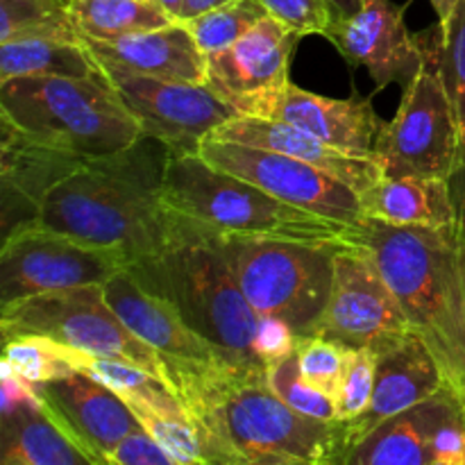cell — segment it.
<instances>
[{"label": "cell", "instance_id": "ffe728a7", "mask_svg": "<svg viewBox=\"0 0 465 465\" xmlns=\"http://www.w3.org/2000/svg\"><path fill=\"white\" fill-rule=\"evenodd\" d=\"M266 121L300 127L354 157H375V141L386 123L377 116L371 98L359 94L330 98L300 89L293 82H289Z\"/></svg>", "mask_w": 465, "mask_h": 465}, {"label": "cell", "instance_id": "d6986e66", "mask_svg": "<svg viewBox=\"0 0 465 465\" xmlns=\"http://www.w3.org/2000/svg\"><path fill=\"white\" fill-rule=\"evenodd\" d=\"M104 298L127 330L159 352L162 359L173 361L216 363L230 361L223 350L195 334L180 313L157 295L148 293L130 271H121L103 286Z\"/></svg>", "mask_w": 465, "mask_h": 465}, {"label": "cell", "instance_id": "f1b7e54d", "mask_svg": "<svg viewBox=\"0 0 465 465\" xmlns=\"http://www.w3.org/2000/svg\"><path fill=\"white\" fill-rule=\"evenodd\" d=\"M18 39L84 44L68 0H0V44Z\"/></svg>", "mask_w": 465, "mask_h": 465}, {"label": "cell", "instance_id": "5bb4252c", "mask_svg": "<svg viewBox=\"0 0 465 465\" xmlns=\"http://www.w3.org/2000/svg\"><path fill=\"white\" fill-rule=\"evenodd\" d=\"M343 465H465V402L445 386L354 440Z\"/></svg>", "mask_w": 465, "mask_h": 465}, {"label": "cell", "instance_id": "7bdbcfd3", "mask_svg": "<svg viewBox=\"0 0 465 465\" xmlns=\"http://www.w3.org/2000/svg\"><path fill=\"white\" fill-rule=\"evenodd\" d=\"M159 5H162L163 9H166L168 14H171L175 21H180V14H182V7H184V0H157Z\"/></svg>", "mask_w": 465, "mask_h": 465}, {"label": "cell", "instance_id": "83f0119b", "mask_svg": "<svg viewBox=\"0 0 465 465\" xmlns=\"http://www.w3.org/2000/svg\"><path fill=\"white\" fill-rule=\"evenodd\" d=\"M75 368L89 372L91 377L109 386L130 407H150L159 413H166V416H186L184 407L173 393L171 386L166 384V380L153 375L145 368L118 361V359L91 357L84 352L77 354Z\"/></svg>", "mask_w": 465, "mask_h": 465}, {"label": "cell", "instance_id": "52a82bcc", "mask_svg": "<svg viewBox=\"0 0 465 465\" xmlns=\"http://www.w3.org/2000/svg\"><path fill=\"white\" fill-rule=\"evenodd\" d=\"M236 280L259 316L284 321L300 339L318 334L341 243L225 236Z\"/></svg>", "mask_w": 465, "mask_h": 465}, {"label": "cell", "instance_id": "44dd1931", "mask_svg": "<svg viewBox=\"0 0 465 465\" xmlns=\"http://www.w3.org/2000/svg\"><path fill=\"white\" fill-rule=\"evenodd\" d=\"M445 377L430 345L411 331L395 348L377 357L375 391L368 411L348 422L350 445L389 418L425 402L445 389ZM348 445V448H350Z\"/></svg>", "mask_w": 465, "mask_h": 465}, {"label": "cell", "instance_id": "f6af8a7d", "mask_svg": "<svg viewBox=\"0 0 465 465\" xmlns=\"http://www.w3.org/2000/svg\"><path fill=\"white\" fill-rule=\"evenodd\" d=\"M298 465H309V463H298Z\"/></svg>", "mask_w": 465, "mask_h": 465}, {"label": "cell", "instance_id": "9c48e42d", "mask_svg": "<svg viewBox=\"0 0 465 465\" xmlns=\"http://www.w3.org/2000/svg\"><path fill=\"white\" fill-rule=\"evenodd\" d=\"M3 339L36 334L91 354L145 368L163 380L159 352L136 339L104 298L103 286H77L18 300L0 309Z\"/></svg>", "mask_w": 465, "mask_h": 465}, {"label": "cell", "instance_id": "30bf717a", "mask_svg": "<svg viewBox=\"0 0 465 465\" xmlns=\"http://www.w3.org/2000/svg\"><path fill=\"white\" fill-rule=\"evenodd\" d=\"M409 334L402 304L381 275L375 254L345 236L334 252L330 302L316 336L343 348H366L380 357Z\"/></svg>", "mask_w": 465, "mask_h": 465}, {"label": "cell", "instance_id": "4316f807", "mask_svg": "<svg viewBox=\"0 0 465 465\" xmlns=\"http://www.w3.org/2000/svg\"><path fill=\"white\" fill-rule=\"evenodd\" d=\"M71 12L84 39H118L159 30L175 18L157 0H71Z\"/></svg>", "mask_w": 465, "mask_h": 465}, {"label": "cell", "instance_id": "2e32d148", "mask_svg": "<svg viewBox=\"0 0 465 465\" xmlns=\"http://www.w3.org/2000/svg\"><path fill=\"white\" fill-rule=\"evenodd\" d=\"M327 39L354 66H366L377 89L407 86L422 64V45L404 23V9L391 0H363L354 16L334 21Z\"/></svg>", "mask_w": 465, "mask_h": 465}, {"label": "cell", "instance_id": "3957f363", "mask_svg": "<svg viewBox=\"0 0 465 465\" xmlns=\"http://www.w3.org/2000/svg\"><path fill=\"white\" fill-rule=\"evenodd\" d=\"M375 254L409 327L465 402V236L457 225L398 227L361 218L348 232Z\"/></svg>", "mask_w": 465, "mask_h": 465}, {"label": "cell", "instance_id": "cb8c5ba5", "mask_svg": "<svg viewBox=\"0 0 465 465\" xmlns=\"http://www.w3.org/2000/svg\"><path fill=\"white\" fill-rule=\"evenodd\" d=\"M0 465H103L48 413L41 398L3 407Z\"/></svg>", "mask_w": 465, "mask_h": 465}, {"label": "cell", "instance_id": "f546056e", "mask_svg": "<svg viewBox=\"0 0 465 465\" xmlns=\"http://www.w3.org/2000/svg\"><path fill=\"white\" fill-rule=\"evenodd\" d=\"M3 341V366L30 384H45L77 371L75 359L80 352L57 341L36 334H16Z\"/></svg>", "mask_w": 465, "mask_h": 465}, {"label": "cell", "instance_id": "8d00e7d4", "mask_svg": "<svg viewBox=\"0 0 465 465\" xmlns=\"http://www.w3.org/2000/svg\"><path fill=\"white\" fill-rule=\"evenodd\" d=\"M300 341L302 339L284 321L262 316L259 318L257 334H254V357L262 366H271V363L298 352Z\"/></svg>", "mask_w": 465, "mask_h": 465}, {"label": "cell", "instance_id": "74e56055", "mask_svg": "<svg viewBox=\"0 0 465 465\" xmlns=\"http://www.w3.org/2000/svg\"><path fill=\"white\" fill-rule=\"evenodd\" d=\"M107 461L114 465H182L180 461L171 457L153 436L145 430L134 431V434L125 436L121 443L114 448Z\"/></svg>", "mask_w": 465, "mask_h": 465}, {"label": "cell", "instance_id": "d4e9b609", "mask_svg": "<svg viewBox=\"0 0 465 465\" xmlns=\"http://www.w3.org/2000/svg\"><path fill=\"white\" fill-rule=\"evenodd\" d=\"M361 200V218L398 227L457 225L448 180L431 177H381Z\"/></svg>", "mask_w": 465, "mask_h": 465}, {"label": "cell", "instance_id": "ba28073f", "mask_svg": "<svg viewBox=\"0 0 465 465\" xmlns=\"http://www.w3.org/2000/svg\"><path fill=\"white\" fill-rule=\"evenodd\" d=\"M439 23L422 35V64L404 86L393 121L384 123L375 141L381 177L450 180L459 163V125L436 66Z\"/></svg>", "mask_w": 465, "mask_h": 465}, {"label": "cell", "instance_id": "d6a6232c", "mask_svg": "<svg viewBox=\"0 0 465 465\" xmlns=\"http://www.w3.org/2000/svg\"><path fill=\"white\" fill-rule=\"evenodd\" d=\"M266 377L277 398L289 404L293 411L313 418V420L339 422L334 400L327 398L325 393H321V391H316L302 380L298 352L266 366Z\"/></svg>", "mask_w": 465, "mask_h": 465}, {"label": "cell", "instance_id": "60d3db41", "mask_svg": "<svg viewBox=\"0 0 465 465\" xmlns=\"http://www.w3.org/2000/svg\"><path fill=\"white\" fill-rule=\"evenodd\" d=\"M327 3H330L331 12H334L336 21H341V18L354 16L361 9L363 0H327Z\"/></svg>", "mask_w": 465, "mask_h": 465}, {"label": "cell", "instance_id": "7c38bea8", "mask_svg": "<svg viewBox=\"0 0 465 465\" xmlns=\"http://www.w3.org/2000/svg\"><path fill=\"white\" fill-rule=\"evenodd\" d=\"M127 112L150 139L171 154H198L200 145L239 114L207 84L162 80L139 73L103 68Z\"/></svg>", "mask_w": 465, "mask_h": 465}, {"label": "cell", "instance_id": "5b68a950", "mask_svg": "<svg viewBox=\"0 0 465 465\" xmlns=\"http://www.w3.org/2000/svg\"><path fill=\"white\" fill-rule=\"evenodd\" d=\"M0 116L36 143L86 159L116 154L143 136L104 71L0 82Z\"/></svg>", "mask_w": 465, "mask_h": 465}, {"label": "cell", "instance_id": "1f68e13d", "mask_svg": "<svg viewBox=\"0 0 465 465\" xmlns=\"http://www.w3.org/2000/svg\"><path fill=\"white\" fill-rule=\"evenodd\" d=\"M268 16L259 0H227L200 16L182 21L193 35L195 44L204 54L221 53L243 39L259 21Z\"/></svg>", "mask_w": 465, "mask_h": 465}, {"label": "cell", "instance_id": "d590c367", "mask_svg": "<svg viewBox=\"0 0 465 465\" xmlns=\"http://www.w3.org/2000/svg\"><path fill=\"white\" fill-rule=\"evenodd\" d=\"M268 16L284 23L300 36L327 35L334 25V12L327 0H259Z\"/></svg>", "mask_w": 465, "mask_h": 465}, {"label": "cell", "instance_id": "f35d334b", "mask_svg": "<svg viewBox=\"0 0 465 465\" xmlns=\"http://www.w3.org/2000/svg\"><path fill=\"white\" fill-rule=\"evenodd\" d=\"M448 184H450V195H452L454 213H457V227L465 236V159L463 162H459V166L454 168Z\"/></svg>", "mask_w": 465, "mask_h": 465}, {"label": "cell", "instance_id": "8992f818", "mask_svg": "<svg viewBox=\"0 0 465 465\" xmlns=\"http://www.w3.org/2000/svg\"><path fill=\"white\" fill-rule=\"evenodd\" d=\"M163 200L177 213L225 236L341 243L352 225L304 212L221 171L200 154H171L163 173Z\"/></svg>", "mask_w": 465, "mask_h": 465}, {"label": "cell", "instance_id": "484cf974", "mask_svg": "<svg viewBox=\"0 0 465 465\" xmlns=\"http://www.w3.org/2000/svg\"><path fill=\"white\" fill-rule=\"evenodd\" d=\"M98 66L84 44L18 39L0 44V82L14 77H91Z\"/></svg>", "mask_w": 465, "mask_h": 465}, {"label": "cell", "instance_id": "7402d4cb", "mask_svg": "<svg viewBox=\"0 0 465 465\" xmlns=\"http://www.w3.org/2000/svg\"><path fill=\"white\" fill-rule=\"evenodd\" d=\"M84 45L100 68L193 84H204L207 80V54L182 21L109 41L84 39Z\"/></svg>", "mask_w": 465, "mask_h": 465}, {"label": "cell", "instance_id": "ac0fdd59", "mask_svg": "<svg viewBox=\"0 0 465 465\" xmlns=\"http://www.w3.org/2000/svg\"><path fill=\"white\" fill-rule=\"evenodd\" d=\"M3 159H0V195H3V239L21 225L39 218L44 200L59 182L75 173L89 159L53 145L36 143L7 121H3Z\"/></svg>", "mask_w": 465, "mask_h": 465}, {"label": "cell", "instance_id": "603a6c76", "mask_svg": "<svg viewBox=\"0 0 465 465\" xmlns=\"http://www.w3.org/2000/svg\"><path fill=\"white\" fill-rule=\"evenodd\" d=\"M212 139L232 141V143L252 145V148L272 150V153L286 154V157H295L300 162H307L321 171L330 173L336 180L345 182L359 195L366 193L372 184L381 180L380 163L375 157H354L343 150L331 148L325 141L316 139L300 127L286 125V123L236 116L223 123L213 132Z\"/></svg>", "mask_w": 465, "mask_h": 465}, {"label": "cell", "instance_id": "7a4b0ae2", "mask_svg": "<svg viewBox=\"0 0 465 465\" xmlns=\"http://www.w3.org/2000/svg\"><path fill=\"white\" fill-rule=\"evenodd\" d=\"M171 150L141 136L132 148L82 163L44 200L36 223L132 262L182 236L191 218L163 200Z\"/></svg>", "mask_w": 465, "mask_h": 465}, {"label": "cell", "instance_id": "b9f144b4", "mask_svg": "<svg viewBox=\"0 0 465 465\" xmlns=\"http://www.w3.org/2000/svg\"><path fill=\"white\" fill-rule=\"evenodd\" d=\"M457 3L459 0H431V5H434V9H436V16H439L440 23L448 21L450 14H452L454 5Z\"/></svg>", "mask_w": 465, "mask_h": 465}, {"label": "cell", "instance_id": "6da1fadb", "mask_svg": "<svg viewBox=\"0 0 465 465\" xmlns=\"http://www.w3.org/2000/svg\"><path fill=\"white\" fill-rule=\"evenodd\" d=\"M163 380L184 407L207 465H343L348 422L293 411L263 366L162 359Z\"/></svg>", "mask_w": 465, "mask_h": 465}, {"label": "cell", "instance_id": "ee69618b", "mask_svg": "<svg viewBox=\"0 0 465 465\" xmlns=\"http://www.w3.org/2000/svg\"><path fill=\"white\" fill-rule=\"evenodd\" d=\"M100 463H103V465H114L112 461H107V459H103V461H100Z\"/></svg>", "mask_w": 465, "mask_h": 465}, {"label": "cell", "instance_id": "836d02e7", "mask_svg": "<svg viewBox=\"0 0 465 465\" xmlns=\"http://www.w3.org/2000/svg\"><path fill=\"white\" fill-rule=\"evenodd\" d=\"M298 359L302 380L316 391L325 393L327 398L336 400L345 368H348L350 348L331 343L321 336H309V339L300 341Z\"/></svg>", "mask_w": 465, "mask_h": 465}, {"label": "cell", "instance_id": "bcb514c9", "mask_svg": "<svg viewBox=\"0 0 465 465\" xmlns=\"http://www.w3.org/2000/svg\"><path fill=\"white\" fill-rule=\"evenodd\" d=\"M68 3H71V0H68Z\"/></svg>", "mask_w": 465, "mask_h": 465}, {"label": "cell", "instance_id": "9a60e30c", "mask_svg": "<svg viewBox=\"0 0 465 465\" xmlns=\"http://www.w3.org/2000/svg\"><path fill=\"white\" fill-rule=\"evenodd\" d=\"M300 35L266 16L243 39L207 54L204 84L239 116L268 118L289 86V66Z\"/></svg>", "mask_w": 465, "mask_h": 465}, {"label": "cell", "instance_id": "ab89813d", "mask_svg": "<svg viewBox=\"0 0 465 465\" xmlns=\"http://www.w3.org/2000/svg\"><path fill=\"white\" fill-rule=\"evenodd\" d=\"M227 3V0H184V7H182L180 21H186V18L200 16V14L209 12V9L218 7V5Z\"/></svg>", "mask_w": 465, "mask_h": 465}, {"label": "cell", "instance_id": "277c9868", "mask_svg": "<svg viewBox=\"0 0 465 465\" xmlns=\"http://www.w3.org/2000/svg\"><path fill=\"white\" fill-rule=\"evenodd\" d=\"M127 271L148 293L171 304L195 334L223 350L232 363L262 366L254 357L262 316L250 307L236 280L225 234L191 218L184 234L132 262Z\"/></svg>", "mask_w": 465, "mask_h": 465}, {"label": "cell", "instance_id": "4fadbf2b", "mask_svg": "<svg viewBox=\"0 0 465 465\" xmlns=\"http://www.w3.org/2000/svg\"><path fill=\"white\" fill-rule=\"evenodd\" d=\"M198 154L212 166L252 182L282 203L352 227L361 221L357 191L312 163L212 136L200 145Z\"/></svg>", "mask_w": 465, "mask_h": 465}, {"label": "cell", "instance_id": "8fae6325", "mask_svg": "<svg viewBox=\"0 0 465 465\" xmlns=\"http://www.w3.org/2000/svg\"><path fill=\"white\" fill-rule=\"evenodd\" d=\"M127 262L39 223L9 232L0 248V309L18 300L77 286H104Z\"/></svg>", "mask_w": 465, "mask_h": 465}, {"label": "cell", "instance_id": "4dcf8cb0", "mask_svg": "<svg viewBox=\"0 0 465 465\" xmlns=\"http://www.w3.org/2000/svg\"><path fill=\"white\" fill-rule=\"evenodd\" d=\"M436 66L459 125V162L465 159V0L454 5L448 21H439ZM459 166V163H457Z\"/></svg>", "mask_w": 465, "mask_h": 465}, {"label": "cell", "instance_id": "e0dca14e", "mask_svg": "<svg viewBox=\"0 0 465 465\" xmlns=\"http://www.w3.org/2000/svg\"><path fill=\"white\" fill-rule=\"evenodd\" d=\"M36 393L50 416L98 461L107 459L125 436L143 430L130 404L84 371L39 384Z\"/></svg>", "mask_w": 465, "mask_h": 465}, {"label": "cell", "instance_id": "e575fe53", "mask_svg": "<svg viewBox=\"0 0 465 465\" xmlns=\"http://www.w3.org/2000/svg\"><path fill=\"white\" fill-rule=\"evenodd\" d=\"M377 354L366 348H350L348 368L336 395V418L339 422H352L368 411L375 391Z\"/></svg>", "mask_w": 465, "mask_h": 465}]
</instances>
